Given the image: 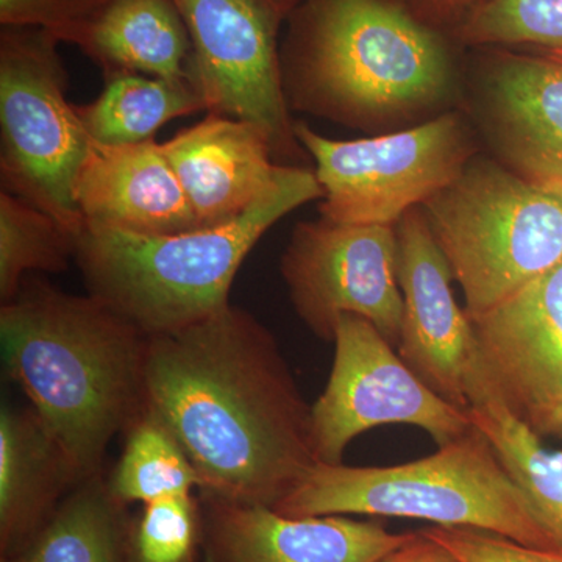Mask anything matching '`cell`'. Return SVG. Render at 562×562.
<instances>
[{
  "label": "cell",
  "instance_id": "cell-20",
  "mask_svg": "<svg viewBox=\"0 0 562 562\" xmlns=\"http://www.w3.org/2000/svg\"><path fill=\"white\" fill-rule=\"evenodd\" d=\"M468 398L473 425L490 439L536 519L562 553V452L543 447L538 432L509 409L480 351L469 372Z\"/></svg>",
  "mask_w": 562,
  "mask_h": 562
},
{
  "label": "cell",
  "instance_id": "cell-18",
  "mask_svg": "<svg viewBox=\"0 0 562 562\" xmlns=\"http://www.w3.org/2000/svg\"><path fill=\"white\" fill-rule=\"evenodd\" d=\"M81 482L60 443L35 409L0 413V550L2 558L49 519Z\"/></svg>",
  "mask_w": 562,
  "mask_h": 562
},
{
  "label": "cell",
  "instance_id": "cell-3",
  "mask_svg": "<svg viewBox=\"0 0 562 562\" xmlns=\"http://www.w3.org/2000/svg\"><path fill=\"white\" fill-rule=\"evenodd\" d=\"M9 375L80 479L102 473L114 436L144 414L147 336L106 303L24 281L0 310Z\"/></svg>",
  "mask_w": 562,
  "mask_h": 562
},
{
  "label": "cell",
  "instance_id": "cell-31",
  "mask_svg": "<svg viewBox=\"0 0 562 562\" xmlns=\"http://www.w3.org/2000/svg\"><path fill=\"white\" fill-rule=\"evenodd\" d=\"M543 432H554V435L562 436V395L560 401L554 403L552 412L549 414V419H547L546 428H543Z\"/></svg>",
  "mask_w": 562,
  "mask_h": 562
},
{
  "label": "cell",
  "instance_id": "cell-13",
  "mask_svg": "<svg viewBox=\"0 0 562 562\" xmlns=\"http://www.w3.org/2000/svg\"><path fill=\"white\" fill-rule=\"evenodd\" d=\"M475 113L495 160L562 198V63L486 47Z\"/></svg>",
  "mask_w": 562,
  "mask_h": 562
},
{
  "label": "cell",
  "instance_id": "cell-27",
  "mask_svg": "<svg viewBox=\"0 0 562 562\" xmlns=\"http://www.w3.org/2000/svg\"><path fill=\"white\" fill-rule=\"evenodd\" d=\"M102 3L103 0H0V24L40 29L60 43L72 44Z\"/></svg>",
  "mask_w": 562,
  "mask_h": 562
},
{
  "label": "cell",
  "instance_id": "cell-23",
  "mask_svg": "<svg viewBox=\"0 0 562 562\" xmlns=\"http://www.w3.org/2000/svg\"><path fill=\"white\" fill-rule=\"evenodd\" d=\"M79 236L57 217L0 192V299L10 302L27 272H63L76 258Z\"/></svg>",
  "mask_w": 562,
  "mask_h": 562
},
{
  "label": "cell",
  "instance_id": "cell-5",
  "mask_svg": "<svg viewBox=\"0 0 562 562\" xmlns=\"http://www.w3.org/2000/svg\"><path fill=\"white\" fill-rule=\"evenodd\" d=\"M273 509L292 517L364 514L420 519L560 552L476 427L431 457L391 468L319 462Z\"/></svg>",
  "mask_w": 562,
  "mask_h": 562
},
{
  "label": "cell",
  "instance_id": "cell-29",
  "mask_svg": "<svg viewBox=\"0 0 562 562\" xmlns=\"http://www.w3.org/2000/svg\"><path fill=\"white\" fill-rule=\"evenodd\" d=\"M428 24L450 33L468 18L483 0H403Z\"/></svg>",
  "mask_w": 562,
  "mask_h": 562
},
{
  "label": "cell",
  "instance_id": "cell-14",
  "mask_svg": "<svg viewBox=\"0 0 562 562\" xmlns=\"http://www.w3.org/2000/svg\"><path fill=\"white\" fill-rule=\"evenodd\" d=\"M471 324L506 405L543 432L562 395V262Z\"/></svg>",
  "mask_w": 562,
  "mask_h": 562
},
{
  "label": "cell",
  "instance_id": "cell-30",
  "mask_svg": "<svg viewBox=\"0 0 562 562\" xmlns=\"http://www.w3.org/2000/svg\"><path fill=\"white\" fill-rule=\"evenodd\" d=\"M379 562H461L449 549L427 538L422 532H414L413 539L401 549L384 557Z\"/></svg>",
  "mask_w": 562,
  "mask_h": 562
},
{
  "label": "cell",
  "instance_id": "cell-11",
  "mask_svg": "<svg viewBox=\"0 0 562 562\" xmlns=\"http://www.w3.org/2000/svg\"><path fill=\"white\" fill-rule=\"evenodd\" d=\"M281 277L303 324L333 341L344 314L375 325L397 347L403 325L398 244L391 225L301 222L281 257Z\"/></svg>",
  "mask_w": 562,
  "mask_h": 562
},
{
  "label": "cell",
  "instance_id": "cell-12",
  "mask_svg": "<svg viewBox=\"0 0 562 562\" xmlns=\"http://www.w3.org/2000/svg\"><path fill=\"white\" fill-rule=\"evenodd\" d=\"M395 233L403 294L401 358L431 391L469 412V372L479 347L468 313L454 301L452 269L420 206L395 224Z\"/></svg>",
  "mask_w": 562,
  "mask_h": 562
},
{
  "label": "cell",
  "instance_id": "cell-16",
  "mask_svg": "<svg viewBox=\"0 0 562 562\" xmlns=\"http://www.w3.org/2000/svg\"><path fill=\"white\" fill-rule=\"evenodd\" d=\"M77 206L85 225L144 236L202 228L162 144H91L77 176Z\"/></svg>",
  "mask_w": 562,
  "mask_h": 562
},
{
  "label": "cell",
  "instance_id": "cell-6",
  "mask_svg": "<svg viewBox=\"0 0 562 562\" xmlns=\"http://www.w3.org/2000/svg\"><path fill=\"white\" fill-rule=\"evenodd\" d=\"M464 292L482 316L562 262V198L479 154L420 206Z\"/></svg>",
  "mask_w": 562,
  "mask_h": 562
},
{
  "label": "cell",
  "instance_id": "cell-2",
  "mask_svg": "<svg viewBox=\"0 0 562 562\" xmlns=\"http://www.w3.org/2000/svg\"><path fill=\"white\" fill-rule=\"evenodd\" d=\"M286 22L280 66L291 110L382 132L457 102V41L403 0H302Z\"/></svg>",
  "mask_w": 562,
  "mask_h": 562
},
{
  "label": "cell",
  "instance_id": "cell-33",
  "mask_svg": "<svg viewBox=\"0 0 562 562\" xmlns=\"http://www.w3.org/2000/svg\"><path fill=\"white\" fill-rule=\"evenodd\" d=\"M547 57L553 58V60L562 63V50H547Z\"/></svg>",
  "mask_w": 562,
  "mask_h": 562
},
{
  "label": "cell",
  "instance_id": "cell-17",
  "mask_svg": "<svg viewBox=\"0 0 562 562\" xmlns=\"http://www.w3.org/2000/svg\"><path fill=\"white\" fill-rule=\"evenodd\" d=\"M162 150L202 228L238 220L283 169L257 127L216 113L162 143Z\"/></svg>",
  "mask_w": 562,
  "mask_h": 562
},
{
  "label": "cell",
  "instance_id": "cell-4",
  "mask_svg": "<svg viewBox=\"0 0 562 562\" xmlns=\"http://www.w3.org/2000/svg\"><path fill=\"white\" fill-rule=\"evenodd\" d=\"M324 195L316 171L283 165L276 183L238 220L162 236L85 225L76 261L90 295L144 335L181 330L232 305L236 273L262 235Z\"/></svg>",
  "mask_w": 562,
  "mask_h": 562
},
{
  "label": "cell",
  "instance_id": "cell-19",
  "mask_svg": "<svg viewBox=\"0 0 562 562\" xmlns=\"http://www.w3.org/2000/svg\"><path fill=\"white\" fill-rule=\"evenodd\" d=\"M72 44L103 76L132 72L195 83L190 32L173 0H103Z\"/></svg>",
  "mask_w": 562,
  "mask_h": 562
},
{
  "label": "cell",
  "instance_id": "cell-28",
  "mask_svg": "<svg viewBox=\"0 0 562 562\" xmlns=\"http://www.w3.org/2000/svg\"><path fill=\"white\" fill-rule=\"evenodd\" d=\"M420 532L442 543L461 562H562L560 552L535 549L476 528L435 525Z\"/></svg>",
  "mask_w": 562,
  "mask_h": 562
},
{
  "label": "cell",
  "instance_id": "cell-1",
  "mask_svg": "<svg viewBox=\"0 0 562 562\" xmlns=\"http://www.w3.org/2000/svg\"><path fill=\"white\" fill-rule=\"evenodd\" d=\"M143 387L206 502L276 508L319 464L312 406L272 333L238 306L147 336Z\"/></svg>",
  "mask_w": 562,
  "mask_h": 562
},
{
  "label": "cell",
  "instance_id": "cell-25",
  "mask_svg": "<svg viewBox=\"0 0 562 562\" xmlns=\"http://www.w3.org/2000/svg\"><path fill=\"white\" fill-rule=\"evenodd\" d=\"M458 46L562 50V0H483L452 32Z\"/></svg>",
  "mask_w": 562,
  "mask_h": 562
},
{
  "label": "cell",
  "instance_id": "cell-24",
  "mask_svg": "<svg viewBox=\"0 0 562 562\" xmlns=\"http://www.w3.org/2000/svg\"><path fill=\"white\" fill-rule=\"evenodd\" d=\"M199 484L180 443L146 413L128 428L124 452L109 480L111 494L122 505L192 494Z\"/></svg>",
  "mask_w": 562,
  "mask_h": 562
},
{
  "label": "cell",
  "instance_id": "cell-26",
  "mask_svg": "<svg viewBox=\"0 0 562 562\" xmlns=\"http://www.w3.org/2000/svg\"><path fill=\"white\" fill-rule=\"evenodd\" d=\"M201 538V519L192 494L144 505L131 532L132 562H192Z\"/></svg>",
  "mask_w": 562,
  "mask_h": 562
},
{
  "label": "cell",
  "instance_id": "cell-21",
  "mask_svg": "<svg viewBox=\"0 0 562 562\" xmlns=\"http://www.w3.org/2000/svg\"><path fill=\"white\" fill-rule=\"evenodd\" d=\"M122 506L102 473L81 480L2 562H132Z\"/></svg>",
  "mask_w": 562,
  "mask_h": 562
},
{
  "label": "cell",
  "instance_id": "cell-15",
  "mask_svg": "<svg viewBox=\"0 0 562 562\" xmlns=\"http://www.w3.org/2000/svg\"><path fill=\"white\" fill-rule=\"evenodd\" d=\"M413 536L346 516L292 517L269 506L209 502L205 562H379Z\"/></svg>",
  "mask_w": 562,
  "mask_h": 562
},
{
  "label": "cell",
  "instance_id": "cell-10",
  "mask_svg": "<svg viewBox=\"0 0 562 562\" xmlns=\"http://www.w3.org/2000/svg\"><path fill=\"white\" fill-rule=\"evenodd\" d=\"M333 342L330 376L312 405L319 462L341 464L357 436L382 425H414L427 431L439 447L457 441L475 427L469 412L422 382L364 317L344 314Z\"/></svg>",
  "mask_w": 562,
  "mask_h": 562
},
{
  "label": "cell",
  "instance_id": "cell-9",
  "mask_svg": "<svg viewBox=\"0 0 562 562\" xmlns=\"http://www.w3.org/2000/svg\"><path fill=\"white\" fill-rule=\"evenodd\" d=\"M192 44V74L209 113L249 122L276 161L306 154L284 95L280 0H173Z\"/></svg>",
  "mask_w": 562,
  "mask_h": 562
},
{
  "label": "cell",
  "instance_id": "cell-7",
  "mask_svg": "<svg viewBox=\"0 0 562 562\" xmlns=\"http://www.w3.org/2000/svg\"><path fill=\"white\" fill-rule=\"evenodd\" d=\"M58 44L40 29L0 32V179L3 191L80 235L85 221L74 188L92 140L66 98Z\"/></svg>",
  "mask_w": 562,
  "mask_h": 562
},
{
  "label": "cell",
  "instance_id": "cell-22",
  "mask_svg": "<svg viewBox=\"0 0 562 562\" xmlns=\"http://www.w3.org/2000/svg\"><path fill=\"white\" fill-rule=\"evenodd\" d=\"M76 109L92 143L124 146L154 139L162 125L206 111V103L192 81L116 72L105 76L94 102Z\"/></svg>",
  "mask_w": 562,
  "mask_h": 562
},
{
  "label": "cell",
  "instance_id": "cell-32",
  "mask_svg": "<svg viewBox=\"0 0 562 562\" xmlns=\"http://www.w3.org/2000/svg\"><path fill=\"white\" fill-rule=\"evenodd\" d=\"M280 2L281 5L284 7V10H286L288 16H290L291 11L294 10L302 0H280Z\"/></svg>",
  "mask_w": 562,
  "mask_h": 562
},
{
  "label": "cell",
  "instance_id": "cell-8",
  "mask_svg": "<svg viewBox=\"0 0 562 562\" xmlns=\"http://www.w3.org/2000/svg\"><path fill=\"white\" fill-rule=\"evenodd\" d=\"M295 135L325 191L321 217L342 224L395 227L479 154L471 124L458 110L371 138L328 139L303 122H295Z\"/></svg>",
  "mask_w": 562,
  "mask_h": 562
}]
</instances>
